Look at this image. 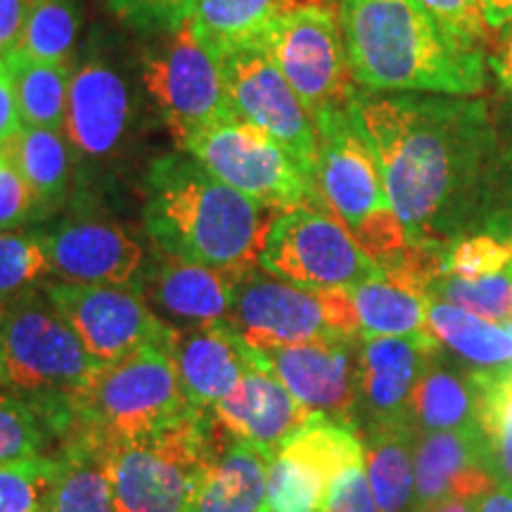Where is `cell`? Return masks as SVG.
I'll return each instance as SVG.
<instances>
[{
  "label": "cell",
  "instance_id": "1",
  "mask_svg": "<svg viewBox=\"0 0 512 512\" xmlns=\"http://www.w3.org/2000/svg\"><path fill=\"white\" fill-rule=\"evenodd\" d=\"M349 105L373 145L408 247L441 252V235L494 155L486 102L356 88Z\"/></svg>",
  "mask_w": 512,
  "mask_h": 512
},
{
  "label": "cell",
  "instance_id": "2",
  "mask_svg": "<svg viewBox=\"0 0 512 512\" xmlns=\"http://www.w3.org/2000/svg\"><path fill=\"white\" fill-rule=\"evenodd\" d=\"M342 29L356 88L475 98L486 88L482 50L456 41L420 0H325Z\"/></svg>",
  "mask_w": 512,
  "mask_h": 512
},
{
  "label": "cell",
  "instance_id": "3",
  "mask_svg": "<svg viewBox=\"0 0 512 512\" xmlns=\"http://www.w3.org/2000/svg\"><path fill=\"white\" fill-rule=\"evenodd\" d=\"M145 230L164 256L245 275L259 264L271 219L188 152L157 157L145 178Z\"/></svg>",
  "mask_w": 512,
  "mask_h": 512
},
{
  "label": "cell",
  "instance_id": "4",
  "mask_svg": "<svg viewBox=\"0 0 512 512\" xmlns=\"http://www.w3.org/2000/svg\"><path fill=\"white\" fill-rule=\"evenodd\" d=\"M72 325L43 287H29L0 313V370L5 384L34 403L53 432L76 420L74 403L100 373Z\"/></svg>",
  "mask_w": 512,
  "mask_h": 512
},
{
  "label": "cell",
  "instance_id": "5",
  "mask_svg": "<svg viewBox=\"0 0 512 512\" xmlns=\"http://www.w3.org/2000/svg\"><path fill=\"white\" fill-rule=\"evenodd\" d=\"M318 133V200L384 271L403 264L408 238L396 216L370 140L349 102L313 114Z\"/></svg>",
  "mask_w": 512,
  "mask_h": 512
},
{
  "label": "cell",
  "instance_id": "6",
  "mask_svg": "<svg viewBox=\"0 0 512 512\" xmlns=\"http://www.w3.org/2000/svg\"><path fill=\"white\" fill-rule=\"evenodd\" d=\"M207 444L202 408L140 437L100 441L117 512H185L192 484L211 458Z\"/></svg>",
  "mask_w": 512,
  "mask_h": 512
},
{
  "label": "cell",
  "instance_id": "7",
  "mask_svg": "<svg viewBox=\"0 0 512 512\" xmlns=\"http://www.w3.org/2000/svg\"><path fill=\"white\" fill-rule=\"evenodd\" d=\"M192 408L178 380L171 347H143L107 363L74 403L86 437L98 441L155 432Z\"/></svg>",
  "mask_w": 512,
  "mask_h": 512
},
{
  "label": "cell",
  "instance_id": "8",
  "mask_svg": "<svg viewBox=\"0 0 512 512\" xmlns=\"http://www.w3.org/2000/svg\"><path fill=\"white\" fill-rule=\"evenodd\" d=\"M228 325L256 351L361 337L349 290H306L256 271L235 285Z\"/></svg>",
  "mask_w": 512,
  "mask_h": 512
},
{
  "label": "cell",
  "instance_id": "9",
  "mask_svg": "<svg viewBox=\"0 0 512 512\" xmlns=\"http://www.w3.org/2000/svg\"><path fill=\"white\" fill-rule=\"evenodd\" d=\"M259 266L306 290H351L384 271L330 211L309 204L273 216Z\"/></svg>",
  "mask_w": 512,
  "mask_h": 512
},
{
  "label": "cell",
  "instance_id": "10",
  "mask_svg": "<svg viewBox=\"0 0 512 512\" xmlns=\"http://www.w3.org/2000/svg\"><path fill=\"white\" fill-rule=\"evenodd\" d=\"M188 155L242 195L268 209L320 207L316 185L299 169L290 152L264 128L233 117L204 128L185 145Z\"/></svg>",
  "mask_w": 512,
  "mask_h": 512
},
{
  "label": "cell",
  "instance_id": "11",
  "mask_svg": "<svg viewBox=\"0 0 512 512\" xmlns=\"http://www.w3.org/2000/svg\"><path fill=\"white\" fill-rule=\"evenodd\" d=\"M162 36L164 41L143 57V83L176 147L185 150L197 133L233 119L235 112L223 86L219 57L195 36L190 22Z\"/></svg>",
  "mask_w": 512,
  "mask_h": 512
},
{
  "label": "cell",
  "instance_id": "12",
  "mask_svg": "<svg viewBox=\"0 0 512 512\" xmlns=\"http://www.w3.org/2000/svg\"><path fill=\"white\" fill-rule=\"evenodd\" d=\"M256 48L283 72L311 117L323 107L344 105L356 91L342 29L325 3L287 10Z\"/></svg>",
  "mask_w": 512,
  "mask_h": 512
},
{
  "label": "cell",
  "instance_id": "13",
  "mask_svg": "<svg viewBox=\"0 0 512 512\" xmlns=\"http://www.w3.org/2000/svg\"><path fill=\"white\" fill-rule=\"evenodd\" d=\"M43 292L102 366L143 347H174L178 332L131 287L55 280L43 285Z\"/></svg>",
  "mask_w": 512,
  "mask_h": 512
},
{
  "label": "cell",
  "instance_id": "14",
  "mask_svg": "<svg viewBox=\"0 0 512 512\" xmlns=\"http://www.w3.org/2000/svg\"><path fill=\"white\" fill-rule=\"evenodd\" d=\"M223 86L235 117L264 128L290 152L299 169L316 178V121L290 81L261 48H240L219 57Z\"/></svg>",
  "mask_w": 512,
  "mask_h": 512
},
{
  "label": "cell",
  "instance_id": "15",
  "mask_svg": "<svg viewBox=\"0 0 512 512\" xmlns=\"http://www.w3.org/2000/svg\"><path fill=\"white\" fill-rule=\"evenodd\" d=\"M354 465H366L354 430L313 418L268 463V512H328L332 484Z\"/></svg>",
  "mask_w": 512,
  "mask_h": 512
},
{
  "label": "cell",
  "instance_id": "16",
  "mask_svg": "<svg viewBox=\"0 0 512 512\" xmlns=\"http://www.w3.org/2000/svg\"><path fill=\"white\" fill-rule=\"evenodd\" d=\"M363 337H328L259 351L261 361L311 413L351 427L361 387Z\"/></svg>",
  "mask_w": 512,
  "mask_h": 512
},
{
  "label": "cell",
  "instance_id": "17",
  "mask_svg": "<svg viewBox=\"0 0 512 512\" xmlns=\"http://www.w3.org/2000/svg\"><path fill=\"white\" fill-rule=\"evenodd\" d=\"M53 275L79 285H114L138 290L145 252L124 228L105 219H67L41 233Z\"/></svg>",
  "mask_w": 512,
  "mask_h": 512
},
{
  "label": "cell",
  "instance_id": "18",
  "mask_svg": "<svg viewBox=\"0 0 512 512\" xmlns=\"http://www.w3.org/2000/svg\"><path fill=\"white\" fill-rule=\"evenodd\" d=\"M133 117L131 88L105 60H86L72 72L62 133L74 157L100 162L124 143Z\"/></svg>",
  "mask_w": 512,
  "mask_h": 512
},
{
  "label": "cell",
  "instance_id": "19",
  "mask_svg": "<svg viewBox=\"0 0 512 512\" xmlns=\"http://www.w3.org/2000/svg\"><path fill=\"white\" fill-rule=\"evenodd\" d=\"M219 425L271 460L287 439L320 415L302 406L264 361L242 377L226 399L211 406Z\"/></svg>",
  "mask_w": 512,
  "mask_h": 512
},
{
  "label": "cell",
  "instance_id": "20",
  "mask_svg": "<svg viewBox=\"0 0 512 512\" xmlns=\"http://www.w3.org/2000/svg\"><path fill=\"white\" fill-rule=\"evenodd\" d=\"M437 351V344L411 337H363L358 408L373 427L411 425L415 384Z\"/></svg>",
  "mask_w": 512,
  "mask_h": 512
},
{
  "label": "cell",
  "instance_id": "21",
  "mask_svg": "<svg viewBox=\"0 0 512 512\" xmlns=\"http://www.w3.org/2000/svg\"><path fill=\"white\" fill-rule=\"evenodd\" d=\"M171 358L188 401L195 408H211L238 387L242 377L261 363L259 351L228 323L178 332Z\"/></svg>",
  "mask_w": 512,
  "mask_h": 512
},
{
  "label": "cell",
  "instance_id": "22",
  "mask_svg": "<svg viewBox=\"0 0 512 512\" xmlns=\"http://www.w3.org/2000/svg\"><path fill=\"white\" fill-rule=\"evenodd\" d=\"M479 432H425L415 444V512L444 498H479L494 491Z\"/></svg>",
  "mask_w": 512,
  "mask_h": 512
},
{
  "label": "cell",
  "instance_id": "23",
  "mask_svg": "<svg viewBox=\"0 0 512 512\" xmlns=\"http://www.w3.org/2000/svg\"><path fill=\"white\" fill-rule=\"evenodd\" d=\"M240 278L238 273L166 256V261H159L140 280L147 287L150 302L164 311L166 318L195 330L228 323Z\"/></svg>",
  "mask_w": 512,
  "mask_h": 512
},
{
  "label": "cell",
  "instance_id": "24",
  "mask_svg": "<svg viewBox=\"0 0 512 512\" xmlns=\"http://www.w3.org/2000/svg\"><path fill=\"white\" fill-rule=\"evenodd\" d=\"M268 463L266 453L235 439L204 463L185 512H268Z\"/></svg>",
  "mask_w": 512,
  "mask_h": 512
},
{
  "label": "cell",
  "instance_id": "25",
  "mask_svg": "<svg viewBox=\"0 0 512 512\" xmlns=\"http://www.w3.org/2000/svg\"><path fill=\"white\" fill-rule=\"evenodd\" d=\"M361 337H411L437 344L427 325V292L401 271H382L351 287Z\"/></svg>",
  "mask_w": 512,
  "mask_h": 512
},
{
  "label": "cell",
  "instance_id": "26",
  "mask_svg": "<svg viewBox=\"0 0 512 512\" xmlns=\"http://www.w3.org/2000/svg\"><path fill=\"white\" fill-rule=\"evenodd\" d=\"M0 155L27 181L38 204V216H46L64 202L72 178L74 152L57 128L24 126L15 138L0 147Z\"/></svg>",
  "mask_w": 512,
  "mask_h": 512
},
{
  "label": "cell",
  "instance_id": "27",
  "mask_svg": "<svg viewBox=\"0 0 512 512\" xmlns=\"http://www.w3.org/2000/svg\"><path fill=\"white\" fill-rule=\"evenodd\" d=\"M297 0H200L190 17L195 36L216 57L259 46L268 29Z\"/></svg>",
  "mask_w": 512,
  "mask_h": 512
},
{
  "label": "cell",
  "instance_id": "28",
  "mask_svg": "<svg viewBox=\"0 0 512 512\" xmlns=\"http://www.w3.org/2000/svg\"><path fill=\"white\" fill-rule=\"evenodd\" d=\"M366 475L380 512H415V437L411 425H377L370 430Z\"/></svg>",
  "mask_w": 512,
  "mask_h": 512
},
{
  "label": "cell",
  "instance_id": "29",
  "mask_svg": "<svg viewBox=\"0 0 512 512\" xmlns=\"http://www.w3.org/2000/svg\"><path fill=\"white\" fill-rule=\"evenodd\" d=\"M8 69L12 91H15L17 110L24 126L64 128L69 95V64L36 60L27 53L10 50L0 57Z\"/></svg>",
  "mask_w": 512,
  "mask_h": 512
},
{
  "label": "cell",
  "instance_id": "30",
  "mask_svg": "<svg viewBox=\"0 0 512 512\" xmlns=\"http://www.w3.org/2000/svg\"><path fill=\"white\" fill-rule=\"evenodd\" d=\"M470 382L486 467L503 489L512 491V366L479 370Z\"/></svg>",
  "mask_w": 512,
  "mask_h": 512
},
{
  "label": "cell",
  "instance_id": "31",
  "mask_svg": "<svg viewBox=\"0 0 512 512\" xmlns=\"http://www.w3.org/2000/svg\"><path fill=\"white\" fill-rule=\"evenodd\" d=\"M427 325L439 344L456 351L465 361L496 368L508 366L512 358V344L503 325L479 318L456 304L427 297Z\"/></svg>",
  "mask_w": 512,
  "mask_h": 512
},
{
  "label": "cell",
  "instance_id": "32",
  "mask_svg": "<svg viewBox=\"0 0 512 512\" xmlns=\"http://www.w3.org/2000/svg\"><path fill=\"white\" fill-rule=\"evenodd\" d=\"M411 425L422 432H479L472 382L430 361L411 396Z\"/></svg>",
  "mask_w": 512,
  "mask_h": 512
},
{
  "label": "cell",
  "instance_id": "33",
  "mask_svg": "<svg viewBox=\"0 0 512 512\" xmlns=\"http://www.w3.org/2000/svg\"><path fill=\"white\" fill-rule=\"evenodd\" d=\"M60 460V482L50 512H117L100 441L86 437Z\"/></svg>",
  "mask_w": 512,
  "mask_h": 512
},
{
  "label": "cell",
  "instance_id": "34",
  "mask_svg": "<svg viewBox=\"0 0 512 512\" xmlns=\"http://www.w3.org/2000/svg\"><path fill=\"white\" fill-rule=\"evenodd\" d=\"M79 22L74 0H31L15 50L36 60L67 64L79 38Z\"/></svg>",
  "mask_w": 512,
  "mask_h": 512
},
{
  "label": "cell",
  "instance_id": "35",
  "mask_svg": "<svg viewBox=\"0 0 512 512\" xmlns=\"http://www.w3.org/2000/svg\"><path fill=\"white\" fill-rule=\"evenodd\" d=\"M60 470L48 456L0 463V512H50Z\"/></svg>",
  "mask_w": 512,
  "mask_h": 512
},
{
  "label": "cell",
  "instance_id": "36",
  "mask_svg": "<svg viewBox=\"0 0 512 512\" xmlns=\"http://www.w3.org/2000/svg\"><path fill=\"white\" fill-rule=\"evenodd\" d=\"M427 297L456 304L491 323L512 320V275L510 271L486 275V278L465 280L458 275L439 273L427 285Z\"/></svg>",
  "mask_w": 512,
  "mask_h": 512
},
{
  "label": "cell",
  "instance_id": "37",
  "mask_svg": "<svg viewBox=\"0 0 512 512\" xmlns=\"http://www.w3.org/2000/svg\"><path fill=\"white\" fill-rule=\"evenodd\" d=\"M50 432L34 403L0 380V463L43 456Z\"/></svg>",
  "mask_w": 512,
  "mask_h": 512
},
{
  "label": "cell",
  "instance_id": "38",
  "mask_svg": "<svg viewBox=\"0 0 512 512\" xmlns=\"http://www.w3.org/2000/svg\"><path fill=\"white\" fill-rule=\"evenodd\" d=\"M53 275L41 233L0 230V302H10Z\"/></svg>",
  "mask_w": 512,
  "mask_h": 512
},
{
  "label": "cell",
  "instance_id": "39",
  "mask_svg": "<svg viewBox=\"0 0 512 512\" xmlns=\"http://www.w3.org/2000/svg\"><path fill=\"white\" fill-rule=\"evenodd\" d=\"M512 264V245L494 235H472L453 242L441 256V273L458 275L465 280L486 278L508 271Z\"/></svg>",
  "mask_w": 512,
  "mask_h": 512
},
{
  "label": "cell",
  "instance_id": "40",
  "mask_svg": "<svg viewBox=\"0 0 512 512\" xmlns=\"http://www.w3.org/2000/svg\"><path fill=\"white\" fill-rule=\"evenodd\" d=\"M200 0H107L114 15L145 34H166L190 22Z\"/></svg>",
  "mask_w": 512,
  "mask_h": 512
},
{
  "label": "cell",
  "instance_id": "41",
  "mask_svg": "<svg viewBox=\"0 0 512 512\" xmlns=\"http://www.w3.org/2000/svg\"><path fill=\"white\" fill-rule=\"evenodd\" d=\"M434 19L467 48L486 53L491 31L486 27L482 8L477 0H420Z\"/></svg>",
  "mask_w": 512,
  "mask_h": 512
},
{
  "label": "cell",
  "instance_id": "42",
  "mask_svg": "<svg viewBox=\"0 0 512 512\" xmlns=\"http://www.w3.org/2000/svg\"><path fill=\"white\" fill-rule=\"evenodd\" d=\"M38 216L31 188L8 159L0 155V230H15Z\"/></svg>",
  "mask_w": 512,
  "mask_h": 512
},
{
  "label": "cell",
  "instance_id": "43",
  "mask_svg": "<svg viewBox=\"0 0 512 512\" xmlns=\"http://www.w3.org/2000/svg\"><path fill=\"white\" fill-rule=\"evenodd\" d=\"M328 512H380L370 489L366 465H354L335 479L330 491Z\"/></svg>",
  "mask_w": 512,
  "mask_h": 512
},
{
  "label": "cell",
  "instance_id": "44",
  "mask_svg": "<svg viewBox=\"0 0 512 512\" xmlns=\"http://www.w3.org/2000/svg\"><path fill=\"white\" fill-rule=\"evenodd\" d=\"M31 0H0V57L17 48Z\"/></svg>",
  "mask_w": 512,
  "mask_h": 512
},
{
  "label": "cell",
  "instance_id": "45",
  "mask_svg": "<svg viewBox=\"0 0 512 512\" xmlns=\"http://www.w3.org/2000/svg\"><path fill=\"white\" fill-rule=\"evenodd\" d=\"M22 117H19L15 91H12V81L5 62L0 60V147L8 143L10 138H15L22 131Z\"/></svg>",
  "mask_w": 512,
  "mask_h": 512
},
{
  "label": "cell",
  "instance_id": "46",
  "mask_svg": "<svg viewBox=\"0 0 512 512\" xmlns=\"http://www.w3.org/2000/svg\"><path fill=\"white\" fill-rule=\"evenodd\" d=\"M501 43H498L496 53L489 57V69L494 72V79L501 88V93L510 100L512 105V24L501 31Z\"/></svg>",
  "mask_w": 512,
  "mask_h": 512
},
{
  "label": "cell",
  "instance_id": "47",
  "mask_svg": "<svg viewBox=\"0 0 512 512\" xmlns=\"http://www.w3.org/2000/svg\"><path fill=\"white\" fill-rule=\"evenodd\" d=\"M489 31H505L512 24V0H477Z\"/></svg>",
  "mask_w": 512,
  "mask_h": 512
},
{
  "label": "cell",
  "instance_id": "48",
  "mask_svg": "<svg viewBox=\"0 0 512 512\" xmlns=\"http://www.w3.org/2000/svg\"><path fill=\"white\" fill-rule=\"evenodd\" d=\"M477 512H512V491L503 486L489 491L477 501Z\"/></svg>",
  "mask_w": 512,
  "mask_h": 512
},
{
  "label": "cell",
  "instance_id": "49",
  "mask_svg": "<svg viewBox=\"0 0 512 512\" xmlns=\"http://www.w3.org/2000/svg\"><path fill=\"white\" fill-rule=\"evenodd\" d=\"M418 512H477V501H465V498H444Z\"/></svg>",
  "mask_w": 512,
  "mask_h": 512
},
{
  "label": "cell",
  "instance_id": "50",
  "mask_svg": "<svg viewBox=\"0 0 512 512\" xmlns=\"http://www.w3.org/2000/svg\"><path fill=\"white\" fill-rule=\"evenodd\" d=\"M503 328H505V332H508L510 344H512V320H508V323H503Z\"/></svg>",
  "mask_w": 512,
  "mask_h": 512
},
{
  "label": "cell",
  "instance_id": "51",
  "mask_svg": "<svg viewBox=\"0 0 512 512\" xmlns=\"http://www.w3.org/2000/svg\"><path fill=\"white\" fill-rule=\"evenodd\" d=\"M3 306H5V302H0V313H3Z\"/></svg>",
  "mask_w": 512,
  "mask_h": 512
},
{
  "label": "cell",
  "instance_id": "52",
  "mask_svg": "<svg viewBox=\"0 0 512 512\" xmlns=\"http://www.w3.org/2000/svg\"><path fill=\"white\" fill-rule=\"evenodd\" d=\"M508 159H510V166H512V150H510V157Z\"/></svg>",
  "mask_w": 512,
  "mask_h": 512
},
{
  "label": "cell",
  "instance_id": "53",
  "mask_svg": "<svg viewBox=\"0 0 512 512\" xmlns=\"http://www.w3.org/2000/svg\"><path fill=\"white\" fill-rule=\"evenodd\" d=\"M0 380H3V370H0ZM5 382V380H3Z\"/></svg>",
  "mask_w": 512,
  "mask_h": 512
},
{
  "label": "cell",
  "instance_id": "54",
  "mask_svg": "<svg viewBox=\"0 0 512 512\" xmlns=\"http://www.w3.org/2000/svg\"><path fill=\"white\" fill-rule=\"evenodd\" d=\"M508 271H510V275H512V264H510V266H508Z\"/></svg>",
  "mask_w": 512,
  "mask_h": 512
},
{
  "label": "cell",
  "instance_id": "55",
  "mask_svg": "<svg viewBox=\"0 0 512 512\" xmlns=\"http://www.w3.org/2000/svg\"><path fill=\"white\" fill-rule=\"evenodd\" d=\"M510 245H512V238H510Z\"/></svg>",
  "mask_w": 512,
  "mask_h": 512
}]
</instances>
